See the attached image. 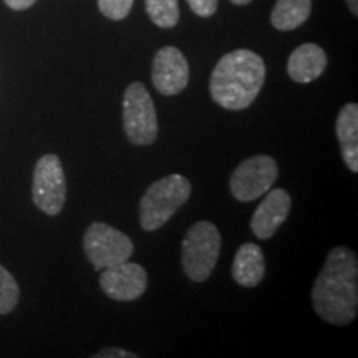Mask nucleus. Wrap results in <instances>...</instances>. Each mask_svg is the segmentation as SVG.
I'll return each mask as SVG.
<instances>
[{
    "label": "nucleus",
    "instance_id": "nucleus-23",
    "mask_svg": "<svg viewBox=\"0 0 358 358\" xmlns=\"http://www.w3.org/2000/svg\"><path fill=\"white\" fill-rule=\"evenodd\" d=\"M234 6H248V3L252 2V0H231Z\"/></svg>",
    "mask_w": 358,
    "mask_h": 358
},
{
    "label": "nucleus",
    "instance_id": "nucleus-7",
    "mask_svg": "<svg viewBox=\"0 0 358 358\" xmlns=\"http://www.w3.org/2000/svg\"><path fill=\"white\" fill-rule=\"evenodd\" d=\"M32 199L47 216H58L65 206L66 179L62 161L57 155H45L34 169Z\"/></svg>",
    "mask_w": 358,
    "mask_h": 358
},
{
    "label": "nucleus",
    "instance_id": "nucleus-17",
    "mask_svg": "<svg viewBox=\"0 0 358 358\" xmlns=\"http://www.w3.org/2000/svg\"><path fill=\"white\" fill-rule=\"evenodd\" d=\"M20 289L13 275L0 264V315H7L17 307Z\"/></svg>",
    "mask_w": 358,
    "mask_h": 358
},
{
    "label": "nucleus",
    "instance_id": "nucleus-10",
    "mask_svg": "<svg viewBox=\"0 0 358 358\" xmlns=\"http://www.w3.org/2000/svg\"><path fill=\"white\" fill-rule=\"evenodd\" d=\"M151 80L161 95H179L189 83V64L185 53L176 47L159 48L153 60Z\"/></svg>",
    "mask_w": 358,
    "mask_h": 358
},
{
    "label": "nucleus",
    "instance_id": "nucleus-8",
    "mask_svg": "<svg viewBox=\"0 0 358 358\" xmlns=\"http://www.w3.org/2000/svg\"><path fill=\"white\" fill-rule=\"evenodd\" d=\"M277 176H279V166L272 156H252L243 161L232 173L229 181L231 192L241 203H249L272 189Z\"/></svg>",
    "mask_w": 358,
    "mask_h": 358
},
{
    "label": "nucleus",
    "instance_id": "nucleus-13",
    "mask_svg": "<svg viewBox=\"0 0 358 358\" xmlns=\"http://www.w3.org/2000/svg\"><path fill=\"white\" fill-rule=\"evenodd\" d=\"M335 133L342 150V158L352 173H358V105L347 103L338 111Z\"/></svg>",
    "mask_w": 358,
    "mask_h": 358
},
{
    "label": "nucleus",
    "instance_id": "nucleus-20",
    "mask_svg": "<svg viewBox=\"0 0 358 358\" xmlns=\"http://www.w3.org/2000/svg\"><path fill=\"white\" fill-rule=\"evenodd\" d=\"M93 358H138V355L133 352L124 350V348L106 347V348H101L98 353H95Z\"/></svg>",
    "mask_w": 358,
    "mask_h": 358
},
{
    "label": "nucleus",
    "instance_id": "nucleus-3",
    "mask_svg": "<svg viewBox=\"0 0 358 358\" xmlns=\"http://www.w3.org/2000/svg\"><path fill=\"white\" fill-rule=\"evenodd\" d=\"M191 182L181 174H169L148 187L140 203V224L146 232L158 231L189 199Z\"/></svg>",
    "mask_w": 358,
    "mask_h": 358
},
{
    "label": "nucleus",
    "instance_id": "nucleus-11",
    "mask_svg": "<svg viewBox=\"0 0 358 358\" xmlns=\"http://www.w3.org/2000/svg\"><path fill=\"white\" fill-rule=\"evenodd\" d=\"M290 206H292V199H290L287 191L268 189L267 196L259 204V208L252 214V219H250L254 236L262 241L271 239L287 219Z\"/></svg>",
    "mask_w": 358,
    "mask_h": 358
},
{
    "label": "nucleus",
    "instance_id": "nucleus-4",
    "mask_svg": "<svg viewBox=\"0 0 358 358\" xmlns=\"http://www.w3.org/2000/svg\"><path fill=\"white\" fill-rule=\"evenodd\" d=\"M221 252V232L216 224L199 221L187 229L182 239V268L187 279L204 282L211 277Z\"/></svg>",
    "mask_w": 358,
    "mask_h": 358
},
{
    "label": "nucleus",
    "instance_id": "nucleus-1",
    "mask_svg": "<svg viewBox=\"0 0 358 358\" xmlns=\"http://www.w3.org/2000/svg\"><path fill=\"white\" fill-rule=\"evenodd\" d=\"M312 306L327 324L348 325L358 310V259L347 245L329 252L312 289Z\"/></svg>",
    "mask_w": 358,
    "mask_h": 358
},
{
    "label": "nucleus",
    "instance_id": "nucleus-6",
    "mask_svg": "<svg viewBox=\"0 0 358 358\" xmlns=\"http://www.w3.org/2000/svg\"><path fill=\"white\" fill-rule=\"evenodd\" d=\"M83 249L95 271L127 262L133 256L134 245L124 232L105 222H93L83 236Z\"/></svg>",
    "mask_w": 358,
    "mask_h": 358
},
{
    "label": "nucleus",
    "instance_id": "nucleus-12",
    "mask_svg": "<svg viewBox=\"0 0 358 358\" xmlns=\"http://www.w3.org/2000/svg\"><path fill=\"white\" fill-rule=\"evenodd\" d=\"M327 69L324 48L315 43H303L290 53L287 71L289 77L297 83H312Z\"/></svg>",
    "mask_w": 358,
    "mask_h": 358
},
{
    "label": "nucleus",
    "instance_id": "nucleus-21",
    "mask_svg": "<svg viewBox=\"0 0 358 358\" xmlns=\"http://www.w3.org/2000/svg\"><path fill=\"white\" fill-rule=\"evenodd\" d=\"M3 2L7 3L8 8H12V10H27V8H30L34 6L37 0H3Z\"/></svg>",
    "mask_w": 358,
    "mask_h": 358
},
{
    "label": "nucleus",
    "instance_id": "nucleus-9",
    "mask_svg": "<svg viewBox=\"0 0 358 358\" xmlns=\"http://www.w3.org/2000/svg\"><path fill=\"white\" fill-rule=\"evenodd\" d=\"M100 287L110 299L131 302L140 299L148 287L146 268L136 262H122L101 271Z\"/></svg>",
    "mask_w": 358,
    "mask_h": 358
},
{
    "label": "nucleus",
    "instance_id": "nucleus-2",
    "mask_svg": "<svg viewBox=\"0 0 358 358\" xmlns=\"http://www.w3.org/2000/svg\"><path fill=\"white\" fill-rule=\"evenodd\" d=\"M266 82V64L252 50L229 52L214 66L209 90L222 108L241 111L249 108Z\"/></svg>",
    "mask_w": 358,
    "mask_h": 358
},
{
    "label": "nucleus",
    "instance_id": "nucleus-14",
    "mask_svg": "<svg viewBox=\"0 0 358 358\" xmlns=\"http://www.w3.org/2000/svg\"><path fill=\"white\" fill-rule=\"evenodd\" d=\"M266 275V259L257 244L245 243L237 249L232 262V277L243 287H256Z\"/></svg>",
    "mask_w": 358,
    "mask_h": 358
},
{
    "label": "nucleus",
    "instance_id": "nucleus-15",
    "mask_svg": "<svg viewBox=\"0 0 358 358\" xmlns=\"http://www.w3.org/2000/svg\"><path fill=\"white\" fill-rule=\"evenodd\" d=\"M312 10V0H277L271 13V24L280 32H290L306 24Z\"/></svg>",
    "mask_w": 358,
    "mask_h": 358
},
{
    "label": "nucleus",
    "instance_id": "nucleus-19",
    "mask_svg": "<svg viewBox=\"0 0 358 358\" xmlns=\"http://www.w3.org/2000/svg\"><path fill=\"white\" fill-rule=\"evenodd\" d=\"M187 3L199 17H211L217 10V0H187Z\"/></svg>",
    "mask_w": 358,
    "mask_h": 358
},
{
    "label": "nucleus",
    "instance_id": "nucleus-16",
    "mask_svg": "<svg viewBox=\"0 0 358 358\" xmlns=\"http://www.w3.org/2000/svg\"><path fill=\"white\" fill-rule=\"evenodd\" d=\"M148 17L161 29H173L179 22L178 0H145Z\"/></svg>",
    "mask_w": 358,
    "mask_h": 358
},
{
    "label": "nucleus",
    "instance_id": "nucleus-22",
    "mask_svg": "<svg viewBox=\"0 0 358 358\" xmlns=\"http://www.w3.org/2000/svg\"><path fill=\"white\" fill-rule=\"evenodd\" d=\"M347 6L350 8V12L353 15H358V0H347Z\"/></svg>",
    "mask_w": 358,
    "mask_h": 358
},
{
    "label": "nucleus",
    "instance_id": "nucleus-5",
    "mask_svg": "<svg viewBox=\"0 0 358 358\" xmlns=\"http://www.w3.org/2000/svg\"><path fill=\"white\" fill-rule=\"evenodd\" d=\"M123 128L128 140L136 146L153 145L158 138V118L153 98L140 82H133L124 92Z\"/></svg>",
    "mask_w": 358,
    "mask_h": 358
},
{
    "label": "nucleus",
    "instance_id": "nucleus-18",
    "mask_svg": "<svg viewBox=\"0 0 358 358\" xmlns=\"http://www.w3.org/2000/svg\"><path fill=\"white\" fill-rule=\"evenodd\" d=\"M134 0H98V8L106 19L123 20L131 12Z\"/></svg>",
    "mask_w": 358,
    "mask_h": 358
}]
</instances>
